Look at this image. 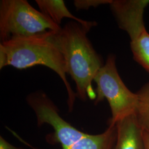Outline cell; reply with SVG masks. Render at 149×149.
Here are the masks:
<instances>
[{
  "label": "cell",
  "instance_id": "cell-1",
  "mask_svg": "<svg viewBox=\"0 0 149 149\" xmlns=\"http://www.w3.org/2000/svg\"><path fill=\"white\" fill-rule=\"evenodd\" d=\"M90 28L72 21L58 31H50L49 38L65 60L68 74L76 84V97L85 101L96 100L92 82L103 66L101 58L93 47L87 33Z\"/></svg>",
  "mask_w": 149,
  "mask_h": 149
},
{
  "label": "cell",
  "instance_id": "cell-2",
  "mask_svg": "<svg viewBox=\"0 0 149 149\" xmlns=\"http://www.w3.org/2000/svg\"><path fill=\"white\" fill-rule=\"evenodd\" d=\"M50 32L29 37L12 38L1 42L0 69L7 66L23 70L42 65L53 70L66 87L69 111L71 112L76 94L66 78L68 72L64 56L50 39Z\"/></svg>",
  "mask_w": 149,
  "mask_h": 149
},
{
  "label": "cell",
  "instance_id": "cell-3",
  "mask_svg": "<svg viewBox=\"0 0 149 149\" xmlns=\"http://www.w3.org/2000/svg\"><path fill=\"white\" fill-rule=\"evenodd\" d=\"M61 28L26 0H1L0 39L29 37Z\"/></svg>",
  "mask_w": 149,
  "mask_h": 149
},
{
  "label": "cell",
  "instance_id": "cell-4",
  "mask_svg": "<svg viewBox=\"0 0 149 149\" xmlns=\"http://www.w3.org/2000/svg\"><path fill=\"white\" fill-rule=\"evenodd\" d=\"M97 87L95 104L106 99L112 112L109 125L117 123L133 114H136L139 98L137 93L129 90L118 72L116 56L110 54L106 62L94 79Z\"/></svg>",
  "mask_w": 149,
  "mask_h": 149
},
{
  "label": "cell",
  "instance_id": "cell-5",
  "mask_svg": "<svg viewBox=\"0 0 149 149\" xmlns=\"http://www.w3.org/2000/svg\"><path fill=\"white\" fill-rule=\"evenodd\" d=\"M28 104L35 113L38 127L46 124L54 130L52 140L61 145L63 149L74 144L87 134L76 129L59 114L53 101L43 91H36L28 95Z\"/></svg>",
  "mask_w": 149,
  "mask_h": 149
},
{
  "label": "cell",
  "instance_id": "cell-6",
  "mask_svg": "<svg viewBox=\"0 0 149 149\" xmlns=\"http://www.w3.org/2000/svg\"><path fill=\"white\" fill-rule=\"evenodd\" d=\"M144 12L139 8H128L119 15L117 21L130 36L134 59L149 73V33L144 26Z\"/></svg>",
  "mask_w": 149,
  "mask_h": 149
},
{
  "label": "cell",
  "instance_id": "cell-7",
  "mask_svg": "<svg viewBox=\"0 0 149 149\" xmlns=\"http://www.w3.org/2000/svg\"><path fill=\"white\" fill-rule=\"evenodd\" d=\"M116 125L117 138L113 149H145L143 128L136 114L124 118Z\"/></svg>",
  "mask_w": 149,
  "mask_h": 149
},
{
  "label": "cell",
  "instance_id": "cell-8",
  "mask_svg": "<svg viewBox=\"0 0 149 149\" xmlns=\"http://www.w3.org/2000/svg\"><path fill=\"white\" fill-rule=\"evenodd\" d=\"M36 2L40 11L59 26L65 18L72 19L90 29L97 25L96 22L85 21L72 15L63 0H36Z\"/></svg>",
  "mask_w": 149,
  "mask_h": 149
},
{
  "label": "cell",
  "instance_id": "cell-9",
  "mask_svg": "<svg viewBox=\"0 0 149 149\" xmlns=\"http://www.w3.org/2000/svg\"><path fill=\"white\" fill-rule=\"evenodd\" d=\"M117 138L116 125H109L103 133L97 135L87 134L85 136L63 149H113ZM32 149L33 148L28 145Z\"/></svg>",
  "mask_w": 149,
  "mask_h": 149
},
{
  "label": "cell",
  "instance_id": "cell-10",
  "mask_svg": "<svg viewBox=\"0 0 149 149\" xmlns=\"http://www.w3.org/2000/svg\"><path fill=\"white\" fill-rule=\"evenodd\" d=\"M139 104L136 116L142 128L149 132V82L138 92Z\"/></svg>",
  "mask_w": 149,
  "mask_h": 149
},
{
  "label": "cell",
  "instance_id": "cell-11",
  "mask_svg": "<svg viewBox=\"0 0 149 149\" xmlns=\"http://www.w3.org/2000/svg\"><path fill=\"white\" fill-rule=\"evenodd\" d=\"M112 0H74V5L77 11L87 10L91 7L96 8L99 6L111 4Z\"/></svg>",
  "mask_w": 149,
  "mask_h": 149
},
{
  "label": "cell",
  "instance_id": "cell-12",
  "mask_svg": "<svg viewBox=\"0 0 149 149\" xmlns=\"http://www.w3.org/2000/svg\"><path fill=\"white\" fill-rule=\"evenodd\" d=\"M0 149H24L16 147L6 141L2 136H0Z\"/></svg>",
  "mask_w": 149,
  "mask_h": 149
},
{
  "label": "cell",
  "instance_id": "cell-13",
  "mask_svg": "<svg viewBox=\"0 0 149 149\" xmlns=\"http://www.w3.org/2000/svg\"><path fill=\"white\" fill-rule=\"evenodd\" d=\"M143 138H144L145 149H149V132L143 129Z\"/></svg>",
  "mask_w": 149,
  "mask_h": 149
}]
</instances>
